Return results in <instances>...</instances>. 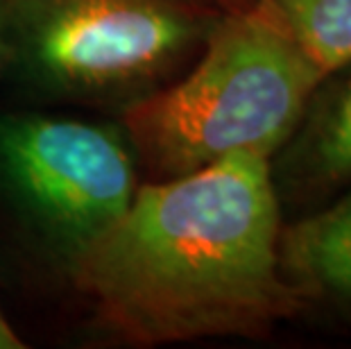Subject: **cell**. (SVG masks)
<instances>
[{
	"mask_svg": "<svg viewBox=\"0 0 351 349\" xmlns=\"http://www.w3.org/2000/svg\"><path fill=\"white\" fill-rule=\"evenodd\" d=\"M281 215L270 159L256 152L143 180L71 279L141 347L265 336L308 309L281 274Z\"/></svg>",
	"mask_w": 351,
	"mask_h": 349,
	"instance_id": "obj_1",
	"label": "cell"
},
{
	"mask_svg": "<svg viewBox=\"0 0 351 349\" xmlns=\"http://www.w3.org/2000/svg\"><path fill=\"white\" fill-rule=\"evenodd\" d=\"M324 75L256 3L229 10L182 75L121 111L141 173L170 180L236 152L272 159Z\"/></svg>",
	"mask_w": 351,
	"mask_h": 349,
	"instance_id": "obj_2",
	"label": "cell"
},
{
	"mask_svg": "<svg viewBox=\"0 0 351 349\" xmlns=\"http://www.w3.org/2000/svg\"><path fill=\"white\" fill-rule=\"evenodd\" d=\"M10 75L46 98L127 109L189 69L211 0H7Z\"/></svg>",
	"mask_w": 351,
	"mask_h": 349,
	"instance_id": "obj_3",
	"label": "cell"
},
{
	"mask_svg": "<svg viewBox=\"0 0 351 349\" xmlns=\"http://www.w3.org/2000/svg\"><path fill=\"white\" fill-rule=\"evenodd\" d=\"M138 186L121 125L0 116V193L69 270L116 225Z\"/></svg>",
	"mask_w": 351,
	"mask_h": 349,
	"instance_id": "obj_4",
	"label": "cell"
},
{
	"mask_svg": "<svg viewBox=\"0 0 351 349\" xmlns=\"http://www.w3.org/2000/svg\"><path fill=\"white\" fill-rule=\"evenodd\" d=\"M270 173L281 206H317L351 189V64L317 82Z\"/></svg>",
	"mask_w": 351,
	"mask_h": 349,
	"instance_id": "obj_5",
	"label": "cell"
},
{
	"mask_svg": "<svg viewBox=\"0 0 351 349\" xmlns=\"http://www.w3.org/2000/svg\"><path fill=\"white\" fill-rule=\"evenodd\" d=\"M279 265L306 306L351 317V189L281 227Z\"/></svg>",
	"mask_w": 351,
	"mask_h": 349,
	"instance_id": "obj_6",
	"label": "cell"
},
{
	"mask_svg": "<svg viewBox=\"0 0 351 349\" xmlns=\"http://www.w3.org/2000/svg\"><path fill=\"white\" fill-rule=\"evenodd\" d=\"M283 34L328 73L351 64V0H254Z\"/></svg>",
	"mask_w": 351,
	"mask_h": 349,
	"instance_id": "obj_7",
	"label": "cell"
},
{
	"mask_svg": "<svg viewBox=\"0 0 351 349\" xmlns=\"http://www.w3.org/2000/svg\"><path fill=\"white\" fill-rule=\"evenodd\" d=\"M10 66H12L10 14H7V0H0V77L10 75Z\"/></svg>",
	"mask_w": 351,
	"mask_h": 349,
	"instance_id": "obj_8",
	"label": "cell"
},
{
	"mask_svg": "<svg viewBox=\"0 0 351 349\" xmlns=\"http://www.w3.org/2000/svg\"><path fill=\"white\" fill-rule=\"evenodd\" d=\"M25 343L21 340V336L14 331V326L10 322V317L5 315L3 306H0V349H23Z\"/></svg>",
	"mask_w": 351,
	"mask_h": 349,
	"instance_id": "obj_9",
	"label": "cell"
},
{
	"mask_svg": "<svg viewBox=\"0 0 351 349\" xmlns=\"http://www.w3.org/2000/svg\"><path fill=\"white\" fill-rule=\"evenodd\" d=\"M211 3L218 5L220 10L229 12V10H243V7H250L254 0H211Z\"/></svg>",
	"mask_w": 351,
	"mask_h": 349,
	"instance_id": "obj_10",
	"label": "cell"
}]
</instances>
